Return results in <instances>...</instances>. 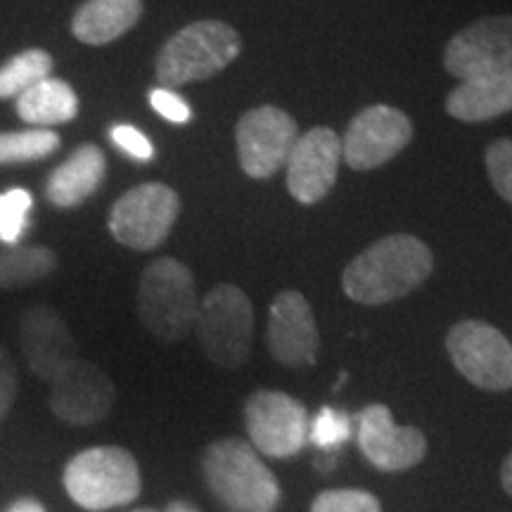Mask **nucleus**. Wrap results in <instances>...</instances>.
Segmentation results:
<instances>
[{
	"mask_svg": "<svg viewBox=\"0 0 512 512\" xmlns=\"http://www.w3.org/2000/svg\"><path fill=\"white\" fill-rule=\"evenodd\" d=\"M432 271V249L415 235L396 233L373 242L344 268L342 290L363 306L392 304L418 290Z\"/></svg>",
	"mask_w": 512,
	"mask_h": 512,
	"instance_id": "nucleus-1",
	"label": "nucleus"
},
{
	"mask_svg": "<svg viewBox=\"0 0 512 512\" xmlns=\"http://www.w3.org/2000/svg\"><path fill=\"white\" fill-rule=\"evenodd\" d=\"M209 491L233 512H275L283 498L278 479L245 439L228 437L202 453Z\"/></svg>",
	"mask_w": 512,
	"mask_h": 512,
	"instance_id": "nucleus-2",
	"label": "nucleus"
},
{
	"mask_svg": "<svg viewBox=\"0 0 512 512\" xmlns=\"http://www.w3.org/2000/svg\"><path fill=\"white\" fill-rule=\"evenodd\" d=\"M242 53V38L219 19H200L178 29L157 53L155 74L159 88H181L207 81L228 69Z\"/></svg>",
	"mask_w": 512,
	"mask_h": 512,
	"instance_id": "nucleus-3",
	"label": "nucleus"
},
{
	"mask_svg": "<svg viewBox=\"0 0 512 512\" xmlns=\"http://www.w3.org/2000/svg\"><path fill=\"white\" fill-rule=\"evenodd\" d=\"M67 496L86 512H107L133 503L143 489L138 460L124 446L83 448L64 465Z\"/></svg>",
	"mask_w": 512,
	"mask_h": 512,
	"instance_id": "nucleus-4",
	"label": "nucleus"
},
{
	"mask_svg": "<svg viewBox=\"0 0 512 512\" xmlns=\"http://www.w3.org/2000/svg\"><path fill=\"white\" fill-rule=\"evenodd\" d=\"M195 278L174 256L155 259L140 275L138 316L143 328L164 344L183 342L197 318Z\"/></svg>",
	"mask_w": 512,
	"mask_h": 512,
	"instance_id": "nucleus-5",
	"label": "nucleus"
},
{
	"mask_svg": "<svg viewBox=\"0 0 512 512\" xmlns=\"http://www.w3.org/2000/svg\"><path fill=\"white\" fill-rule=\"evenodd\" d=\"M197 339L214 366L238 370L247 363L254 342V306L240 287L221 283L197 306Z\"/></svg>",
	"mask_w": 512,
	"mask_h": 512,
	"instance_id": "nucleus-6",
	"label": "nucleus"
},
{
	"mask_svg": "<svg viewBox=\"0 0 512 512\" xmlns=\"http://www.w3.org/2000/svg\"><path fill=\"white\" fill-rule=\"evenodd\" d=\"M181 214V197L171 185L140 183L114 202L110 209L112 238L133 252H152L164 245Z\"/></svg>",
	"mask_w": 512,
	"mask_h": 512,
	"instance_id": "nucleus-7",
	"label": "nucleus"
},
{
	"mask_svg": "<svg viewBox=\"0 0 512 512\" xmlns=\"http://www.w3.org/2000/svg\"><path fill=\"white\" fill-rule=\"evenodd\" d=\"M446 351L453 368L484 392L512 389V344L494 325L467 318L446 335Z\"/></svg>",
	"mask_w": 512,
	"mask_h": 512,
	"instance_id": "nucleus-8",
	"label": "nucleus"
},
{
	"mask_svg": "<svg viewBox=\"0 0 512 512\" xmlns=\"http://www.w3.org/2000/svg\"><path fill=\"white\" fill-rule=\"evenodd\" d=\"M309 411L299 399L259 389L245 403V430L249 441L268 458H294L309 444Z\"/></svg>",
	"mask_w": 512,
	"mask_h": 512,
	"instance_id": "nucleus-9",
	"label": "nucleus"
},
{
	"mask_svg": "<svg viewBox=\"0 0 512 512\" xmlns=\"http://www.w3.org/2000/svg\"><path fill=\"white\" fill-rule=\"evenodd\" d=\"M299 126L290 112L275 105H261L245 112L235 128L242 171L254 181H266L287 164Z\"/></svg>",
	"mask_w": 512,
	"mask_h": 512,
	"instance_id": "nucleus-10",
	"label": "nucleus"
},
{
	"mask_svg": "<svg viewBox=\"0 0 512 512\" xmlns=\"http://www.w3.org/2000/svg\"><path fill=\"white\" fill-rule=\"evenodd\" d=\"M444 67L458 81L512 72V15H491L460 29L444 50Z\"/></svg>",
	"mask_w": 512,
	"mask_h": 512,
	"instance_id": "nucleus-11",
	"label": "nucleus"
},
{
	"mask_svg": "<svg viewBox=\"0 0 512 512\" xmlns=\"http://www.w3.org/2000/svg\"><path fill=\"white\" fill-rule=\"evenodd\" d=\"M413 138L408 114L389 105H370L349 121L342 138V162L354 171H373L387 164Z\"/></svg>",
	"mask_w": 512,
	"mask_h": 512,
	"instance_id": "nucleus-12",
	"label": "nucleus"
},
{
	"mask_svg": "<svg viewBox=\"0 0 512 512\" xmlns=\"http://www.w3.org/2000/svg\"><path fill=\"white\" fill-rule=\"evenodd\" d=\"M117 389L105 370L76 358L50 380V411L67 425L91 427L110 415Z\"/></svg>",
	"mask_w": 512,
	"mask_h": 512,
	"instance_id": "nucleus-13",
	"label": "nucleus"
},
{
	"mask_svg": "<svg viewBox=\"0 0 512 512\" xmlns=\"http://www.w3.org/2000/svg\"><path fill=\"white\" fill-rule=\"evenodd\" d=\"M342 164V138L328 126L299 136L287 157V192L304 207H313L335 188Z\"/></svg>",
	"mask_w": 512,
	"mask_h": 512,
	"instance_id": "nucleus-14",
	"label": "nucleus"
},
{
	"mask_svg": "<svg viewBox=\"0 0 512 512\" xmlns=\"http://www.w3.org/2000/svg\"><path fill=\"white\" fill-rule=\"evenodd\" d=\"M358 448L382 472H403L427 456V437L418 427L396 425L384 403H370L358 413Z\"/></svg>",
	"mask_w": 512,
	"mask_h": 512,
	"instance_id": "nucleus-15",
	"label": "nucleus"
},
{
	"mask_svg": "<svg viewBox=\"0 0 512 512\" xmlns=\"http://www.w3.org/2000/svg\"><path fill=\"white\" fill-rule=\"evenodd\" d=\"M266 347L275 363L285 368H306L316 363L320 335L309 299L297 290L275 294L268 306Z\"/></svg>",
	"mask_w": 512,
	"mask_h": 512,
	"instance_id": "nucleus-16",
	"label": "nucleus"
},
{
	"mask_svg": "<svg viewBox=\"0 0 512 512\" xmlns=\"http://www.w3.org/2000/svg\"><path fill=\"white\" fill-rule=\"evenodd\" d=\"M19 344L31 373L48 382L79 358L74 335L60 313L48 304H36L22 313Z\"/></svg>",
	"mask_w": 512,
	"mask_h": 512,
	"instance_id": "nucleus-17",
	"label": "nucleus"
},
{
	"mask_svg": "<svg viewBox=\"0 0 512 512\" xmlns=\"http://www.w3.org/2000/svg\"><path fill=\"white\" fill-rule=\"evenodd\" d=\"M107 174V157L98 145L83 143L57 166L46 181V200L57 209L81 207L100 190Z\"/></svg>",
	"mask_w": 512,
	"mask_h": 512,
	"instance_id": "nucleus-18",
	"label": "nucleus"
},
{
	"mask_svg": "<svg viewBox=\"0 0 512 512\" xmlns=\"http://www.w3.org/2000/svg\"><path fill=\"white\" fill-rule=\"evenodd\" d=\"M508 112H512V72L460 81L446 95V114L465 124H479Z\"/></svg>",
	"mask_w": 512,
	"mask_h": 512,
	"instance_id": "nucleus-19",
	"label": "nucleus"
},
{
	"mask_svg": "<svg viewBox=\"0 0 512 512\" xmlns=\"http://www.w3.org/2000/svg\"><path fill=\"white\" fill-rule=\"evenodd\" d=\"M143 12V0H86L74 12L72 34L86 46H107L136 27Z\"/></svg>",
	"mask_w": 512,
	"mask_h": 512,
	"instance_id": "nucleus-20",
	"label": "nucleus"
},
{
	"mask_svg": "<svg viewBox=\"0 0 512 512\" xmlns=\"http://www.w3.org/2000/svg\"><path fill=\"white\" fill-rule=\"evenodd\" d=\"M17 117L34 128L69 124L79 117V95L67 81L48 76L19 95Z\"/></svg>",
	"mask_w": 512,
	"mask_h": 512,
	"instance_id": "nucleus-21",
	"label": "nucleus"
},
{
	"mask_svg": "<svg viewBox=\"0 0 512 512\" xmlns=\"http://www.w3.org/2000/svg\"><path fill=\"white\" fill-rule=\"evenodd\" d=\"M60 259L50 247L15 245L0 249V290H22L50 278Z\"/></svg>",
	"mask_w": 512,
	"mask_h": 512,
	"instance_id": "nucleus-22",
	"label": "nucleus"
},
{
	"mask_svg": "<svg viewBox=\"0 0 512 512\" xmlns=\"http://www.w3.org/2000/svg\"><path fill=\"white\" fill-rule=\"evenodd\" d=\"M53 67V55L43 48H29L15 57H10L0 67V100L19 98L31 86H36L38 81L48 79L53 74Z\"/></svg>",
	"mask_w": 512,
	"mask_h": 512,
	"instance_id": "nucleus-23",
	"label": "nucleus"
},
{
	"mask_svg": "<svg viewBox=\"0 0 512 512\" xmlns=\"http://www.w3.org/2000/svg\"><path fill=\"white\" fill-rule=\"evenodd\" d=\"M60 136L53 128H27V131L0 133V166L31 164L48 159L60 150Z\"/></svg>",
	"mask_w": 512,
	"mask_h": 512,
	"instance_id": "nucleus-24",
	"label": "nucleus"
},
{
	"mask_svg": "<svg viewBox=\"0 0 512 512\" xmlns=\"http://www.w3.org/2000/svg\"><path fill=\"white\" fill-rule=\"evenodd\" d=\"M34 207V197L29 190L12 188L0 192V242L15 247L24 238L29 226V214Z\"/></svg>",
	"mask_w": 512,
	"mask_h": 512,
	"instance_id": "nucleus-25",
	"label": "nucleus"
},
{
	"mask_svg": "<svg viewBox=\"0 0 512 512\" xmlns=\"http://www.w3.org/2000/svg\"><path fill=\"white\" fill-rule=\"evenodd\" d=\"M311 512H382V503L366 489H328L313 498Z\"/></svg>",
	"mask_w": 512,
	"mask_h": 512,
	"instance_id": "nucleus-26",
	"label": "nucleus"
},
{
	"mask_svg": "<svg viewBox=\"0 0 512 512\" xmlns=\"http://www.w3.org/2000/svg\"><path fill=\"white\" fill-rule=\"evenodd\" d=\"M349 434V418L335 411V408H320V413L309 425V441L316 444L320 451H337L349 439Z\"/></svg>",
	"mask_w": 512,
	"mask_h": 512,
	"instance_id": "nucleus-27",
	"label": "nucleus"
},
{
	"mask_svg": "<svg viewBox=\"0 0 512 512\" xmlns=\"http://www.w3.org/2000/svg\"><path fill=\"white\" fill-rule=\"evenodd\" d=\"M484 162L494 190L512 204V138H501L486 147Z\"/></svg>",
	"mask_w": 512,
	"mask_h": 512,
	"instance_id": "nucleus-28",
	"label": "nucleus"
},
{
	"mask_svg": "<svg viewBox=\"0 0 512 512\" xmlns=\"http://www.w3.org/2000/svg\"><path fill=\"white\" fill-rule=\"evenodd\" d=\"M110 138L112 143L119 147L124 155H128L131 159H136V162H152L155 159V145L150 143V138L145 136L143 131H138L136 126L131 124H114L110 128Z\"/></svg>",
	"mask_w": 512,
	"mask_h": 512,
	"instance_id": "nucleus-29",
	"label": "nucleus"
},
{
	"mask_svg": "<svg viewBox=\"0 0 512 512\" xmlns=\"http://www.w3.org/2000/svg\"><path fill=\"white\" fill-rule=\"evenodd\" d=\"M150 105H152V110L159 114V117L171 121V124L183 126L192 119V110H190L188 102H185L178 93L169 91V88H152Z\"/></svg>",
	"mask_w": 512,
	"mask_h": 512,
	"instance_id": "nucleus-30",
	"label": "nucleus"
},
{
	"mask_svg": "<svg viewBox=\"0 0 512 512\" xmlns=\"http://www.w3.org/2000/svg\"><path fill=\"white\" fill-rule=\"evenodd\" d=\"M17 399V373L8 351L0 347V422L8 418L12 403Z\"/></svg>",
	"mask_w": 512,
	"mask_h": 512,
	"instance_id": "nucleus-31",
	"label": "nucleus"
},
{
	"mask_svg": "<svg viewBox=\"0 0 512 512\" xmlns=\"http://www.w3.org/2000/svg\"><path fill=\"white\" fill-rule=\"evenodd\" d=\"M5 512H48V510H46V505L38 501V498L22 496V498H17V501L12 503Z\"/></svg>",
	"mask_w": 512,
	"mask_h": 512,
	"instance_id": "nucleus-32",
	"label": "nucleus"
},
{
	"mask_svg": "<svg viewBox=\"0 0 512 512\" xmlns=\"http://www.w3.org/2000/svg\"><path fill=\"white\" fill-rule=\"evenodd\" d=\"M501 484H503L505 494L512 498V453L503 460V465H501Z\"/></svg>",
	"mask_w": 512,
	"mask_h": 512,
	"instance_id": "nucleus-33",
	"label": "nucleus"
},
{
	"mask_svg": "<svg viewBox=\"0 0 512 512\" xmlns=\"http://www.w3.org/2000/svg\"><path fill=\"white\" fill-rule=\"evenodd\" d=\"M166 512H200V508L192 505L190 501H171L166 505Z\"/></svg>",
	"mask_w": 512,
	"mask_h": 512,
	"instance_id": "nucleus-34",
	"label": "nucleus"
},
{
	"mask_svg": "<svg viewBox=\"0 0 512 512\" xmlns=\"http://www.w3.org/2000/svg\"><path fill=\"white\" fill-rule=\"evenodd\" d=\"M131 512H159L155 508H138V510H131Z\"/></svg>",
	"mask_w": 512,
	"mask_h": 512,
	"instance_id": "nucleus-35",
	"label": "nucleus"
}]
</instances>
